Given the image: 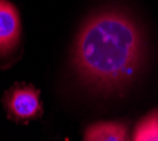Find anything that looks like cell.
Wrapping results in <instances>:
<instances>
[{"mask_svg": "<svg viewBox=\"0 0 158 141\" xmlns=\"http://www.w3.org/2000/svg\"><path fill=\"white\" fill-rule=\"evenodd\" d=\"M144 58V38L131 17L103 10L89 17L73 47V65L86 83L105 90L127 86Z\"/></svg>", "mask_w": 158, "mask_h": 141, "instance_id": "1", "label": "cell"}, {"mask_svg": "<svg viewBox=\"0 0 158 141\" xmlns=\"http://www.w3.org/2000/svg\"><path fill=\"white\" fill-rule=\"evenodd\" d=\"M7 116L13 122L27 123L43 113V105L40 100V92L34 86L17 83L10 88L3 97Z\"/></svg>", "mask_w": 158, "mask_h": 141, "instance_id": "2", "label": "cell"}, {"mask_svg": "<svg viewBox=\"0 0 158 141\" xmlns=\"http://www.w3.org/2000/svg\"><path fill=\"white\" fill-rule=\"evenodd\" d=\"M21 37L19 10L9 0H0V56H7L17 48Z\"/></svg>", "mask_w": 158, "mask_h": 141, "instance_id": "3", "label": "cell"}, {"mask_svg": "<svg viewBox=\"0 0 158 141\" xmlns=\"http://www.w3.org/2000/svg\"><path fill=\"white\" fill-rule=\"evenodd\" d=\"M83 141H130L128 128L122 122H99L90 124Z\"/></svg>", "mask_w": 158, "mask_h": 141, "instance_id": "4", "label": "cell"}, {"mask_svg": "<svg viewBox=\"0 0 158 141\" xmlns=\"http://www.w3.org/2000/svg\"><path fill=\"white\" fill-rule=\"evenodd\" d=\"M131 141H158V109L140 118L134 127Z\"/></svg>", "mask_w": 158, "mask_h": 141, "instance_id": "5", "label": "cell"}]
</instances>
